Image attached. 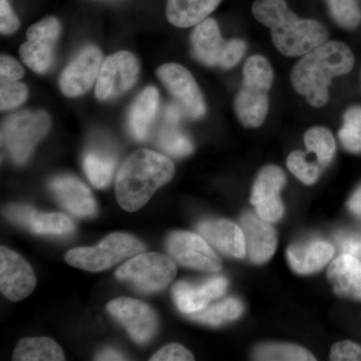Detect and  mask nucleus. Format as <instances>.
Listing matches in <instances>:
<instances>
[{"mask_svg":"<svg viewBox=\"0 0 361 361\" xmlns=\"http://www.w3.org/2000/svg\"><path fill=\"white\" fill-rule=\"evenodd\" d=\"M227 286V279L222 276L210 278L198 285L180 281L173 288V298L178 310L187 315L204 310L212 299L223 295Z\"/></svg>","mask_w":361,"mask_h":361,"instance_id":"6ab92c4d","label":"nucleus"},{"mask_svg":"<svg viewBox=\"0 0 361 361\" xmlns=\"http://www.w3.org/2000/svg\"><path fill=\"white\" fill-rule=\"evenodd\" d=\"M337 25L353 30L361 23V11L356 0H326Z\"/></svg>","mask_w":361,"mask_h":361,"instance_id":"2f4dec72","label":"nucleus"},{"mask_svg":"<svg viewBox=\"0 0 361 361\" xmlns=\"http://www.w3.org/2000/svg\"><path fill=\"white\" fill-rule=\"evenodd\" d=\"M177 275V266L165 254L140 253L121 266L116 272L118 280L130 283L137 290L154 293L165 289Z\"/></svg>","mask_w":361,"mask_h":361,"instance_id":"6e6552de","label":"nucleus"},{"mask_svg":"<svg viewBox=\"0 0 361 361\" xmlns=\"http://www.w3.org/2000/svg\"><path fill=\"white\" fill-rule=\"evenodd\" d=\"M25 70L16 59L8 56L0 59V80H20L25 77Z\"/></svg>","mask_w":361,"mask_h":361,"instance_id":"58836bf2","label":"nucleus"},{"mask_svg":"<svg viewBox=\"0 0 361 361\" xmlns=\"http://www.w3.org/2000/svg\"><path fill=\"white\" fill-rule=\"evenodd\" d=\"M254 360L268 361H314L307 349L293 344H264L254 350Z\"/></svg>","mask_w":361,"mask_h":361,"instance_id":"7c9ffc66","label":"nucleus"},{"mask_svg":"<svg viewBox=\"0 0 361 361\" xmlns=\"http://www.w3.org/2000/svg\"><path fill=\"white\" fill-rule=\"evenodd\" d=\"M194 360L195 357L191 351L177 343L164 346L151 358L152 361H189Z\"/></svg>","mask_w":361,"mask_h":361,"instance_id":"e433bc0d","label":"nucleus"},{"mask_svg":"<svg viewBox=\"0 0 361 361\" xmlns=\"http://www.w3.org/2000/svg\"><path fill=\"white\" fill-rule=\"evenodd\" d=\"M116 167V157L104 149H90L84 157L85 174L97 189L108 187Z\"/></svg>","mask_w":361,"mask_h":361,"instance_id":"bb28decb","label":"nucleus"},{"mask_svg":"<svg viewBox=\"0 0 361 361\" xmlns=\"http://www.w3.org/2000/svg\"><path fill=\"white\" fill-rule=\"evenodd\" d=\"M140 63L129 51L116 52L104 59L96 84V97L106 102L122 96L137 82Z\"/></svg>","mask_w":361,"mask_h":361,"instance_id":"9b49d317","label":"nucleus"},{"mask_svg":"<svg viewBox=\"0 0 361 361\" xmlns=\"http://www.w3.org/2000/svg\"><path fill=\"white\" fill-rule=\"evenodd\" d=\"M252 13L259 23L269 28L273 44L283 56H302L329 39L322 23L300 20L285 0H255Z\"/></svg>","mask_w":361,"mask_h":361,"instance_id":"f03ea898","label":"nucleus"},{"mask_svg":"<svg viewBox=\"0 0 361 361\" xmlns=\"http://www.w3.org/2000/svg\"><path fill=\"white\" fill-rule=\"evenodd\" d=\"M327 277L336 295L361 302V263L357 259L341 254L332 261Z\"/></svg>","mask_w":361,"mask_h":361,"instance_id":"4be33fe9","label":"nucleus"},{"mask_svg":"<svg viewBox=\"0 0 361 361\" xmlns=\"http://www.w3.org/2000/svg\"><path fill=\"white\" fill-rule=\"evenodd\" d=\"M103 63V54L96 45L80 49L61 73V92L68 97H77L89 92L97 84Z\"/></svg>","mask_w":361,"mask_h":361,"instance_id":"ddd939ff","label":"nucleus"},{"mask_svg":"<svg viewBox=\"0 0 361 361\" xmlns=\"http://www.w3.org/2000/svg\"><path fill=\"white\" fill-rule=\"evenodd\" d=\"M20 20L8 0H0V32L2 35H13L20 28Z\"/></svg>","mask_w":361,"mask_h":361,"instance_id":"4c0bfd02","label":"nucleus"},{"mask_svg":"<svg viewBox=\"0 0 361 361\" xmlns=\"http://www.w3.org/2000/svg\"><path fill=\"white\" fill-rule=\"evenodd\" d=\"M97 360H123L125 356L113 348L104 349L99 355L97 356Z\"/></svg>","mask_w":361,"mask_h":361,"instance_id":"79ce46f5","label":"nucleus"},{"mask_svg":"<svg viewBox=\"0 0 361 361\" xmlns=\"http://www.w3.org/2000/svg\"><path fill=\"white\" fill-rule=\"evenodd\" d=\"M274 73L262 56L248 59L243 68V85L235 99V111L242 125L258 128L264 123L269 109L268 92Z\"/></svg>","mask_w":361,"mask_h":361,"instance_id":"20e7f679","label":"nucleus"},{"mask_svg":"<svg viewBox=\"0 0 361 361\" xmlns=\"http://www.w3.org/2000/svg\"><path fill=\"white\" fill-rule=\"evenodd\" d=\"M174 174V164L167 157L151 149H139L128 157L118 170L116 200L123 210L137 212Z\"/></svg>","mask_w":361,"mask_h":361,"instance_id":"7ed1b4c3","label":"nucleus"},{"mask_svg":"<svg viewBox=\"0 0 361 361\" xmlns=\"http://www.w3.org/2000/svg\"><path fill=\"white\" fill-rule=\"evenodd\" d=\"M51 128V120L47 111H23L14 114L2 123V145L14 163L23 165Z\"/></svg>","mask_w":361,"mask_h":361,"instance_id":"39448f33","label":"nucleus"},{"mask_svg":"<svg viewBox=\"0 0 361 361\" xmlns=\"http://www.w3.org/2000/svg\"><path fill=\"white\" fill-rule=\"evenodd\" d=\"M37 278L30 265L6 247L0 248V289L11 301H20L35 290Z\"/></svg>","mask_w":361,"mask_h":361,"instance_id":"dca6fc26","label":"nucleus"},{"mask_svg":"<svg viewBox=\"0 0 361 361\" xmlns=\"http://www.w3.org/2000/svg\"><path fill=\"white\" fill-rule=\"evenodd\" d=\"M198 231L209 244L226 255L244 258L246 255L243 230L231 221L209 219L198 225Z\"/></svg>","mask_w":361,"mask_h":361,"instance_id":"412c9836","label":"nucleus"},{"mask_svg":"<svg viewBox=\"0 0 361 361\" xmlns=\"http://www.w3.org/2000/svg\"><path fill=\"white\" fill-rule=\"evenodd\" d=\"M191 47L195 59L207 66L230 70L238 65L245 54V42L238 39L225 40L214 18H206L194 28Z\"/></svg>","mask_w":361,"mask_h":361,"instance_id":"0eeeda50","label":"nucleus"},{"mask_svg":"<svg viewBox=\"0 0 361 361\" xmlns=\"http://www.w3.org/2000/svg\"><path fill=\"white\" fill-rule=\"evenodd\" d=\"M331 244L322 240H311L293 244L287 250V259L297 274L310 275L318 272L334 257Z\"/></svg>","mask_w":361,"mask_h":361,"instance_id":"5701e85b","label":"nucleus"},{"mask_svg":"<svg viewBox=\"0 0 361 361\" xmlns=\"http://www.w3.org/2000/svg\"><path fill=\"white\" fill-rule=\"evenodd\" d=\"M160 94L155 87H148L135 97L129 113V129L137 141H146L158 114Z\"/></svg>","mask_w":361,"mask_h":361,"instance_id":"b1692460","label":"nucleus"},{"mask_svg":"<svg viewBox=\"0 0 361 361\" xmlns=\"http://www.w3.org/2000/svg\"><path fill=\"white\" fill-rule=\"evenodd\" d=\"M241 228L245 237L246 254L256 264L269 260L277 247V235L269 222L258 215L247 213L242 216Z\"/></svg>","mask_w":361,"mask_h":361,"instance_id":"aec40b11","label":"nucleus"},{"mask_svg":"<svg viewBox=\"0 0 361 361\" xmlns=\"http://www.w3.org/2000/svg\"><path fill=\"white\" fill-rule=\"evenodd\" d=\"M157 75L174 97L184 115L199 120L206 113V104L200 87L192 73L178 63H166L158 68Z\"/></svg>","mask_w":361,"mask_h":361,"instance_id":"9d476101","label":"nucleus"},{"mask_svg":"<svg viewBox=\"0 0 361 361\" xmlns=\"http://www.w3.org/2000/svg\"><path fill=\"white\" fill-rule=\"evenodd\" d=\"M49 188L61 206L73 215L87 218L96 214L94 195L78 178L70 175L59 176L51 180Z\"/></svg>","mask_w":361,"mask_h":361,"instance_id":"a211bd4d","label":"nucleus"},{"mask_svg":"<svg viewBox=\"0 0 361 361\" xmlns=\"http://www.w3.org/2000/svg\"><path fill=\"white\" fill-rule=\"evenodd\" d=\"M332 361H361V346L353 341L337 342L330 353Z\"/></svg>","mask_w":361,"mask_h":361,"instance_id":"f704fd0d","label":"nucleus"},{"mask_svg":"<svg viewBox=\"0 0 361 361\" xmlns=\"http://www.w3.org/2000/svg\"><path fill=\"white\" fill-rule=\"evenodd\" d=\"M106 310L139 344L148 343L158 330L155 311L146 303L128 297H118L106 305Z\"/></svg>","mask_w":361,"mask_h":361,"instance_id":"4468645a","label":"nucleus"},{"mask_svg":"<svg viewBox=\"0 0 361 361\" xmlns=\"http://www.w3.org/2000/svg\"><path fill=\"white\" fill-rule=\"evenodd\" d=\"M355 66L350 49L341 42H326L302 56L291 73L294 89L314 108L329 101L332 78L346 75Z\"/></svg>","mask_w":361,"mask_h":361,"instance_id":"f257e3e1","label":"nucleus"},{"mask_svg":"<svg viewBox=\"0 0 361 361\" xmlns=\"http://www.w3.org/2000/svg\"><path fill=\"white\" fill-rule=\"evenodd\" d=\"M338 135L344 148L351 153H361L360 126L344 122Z\"/></svg>","mask_w":361,"mask_h":361,"instance_id":"c9c22d12","label":"nucleus"},{"mask_svg":"<svg viewBox=\"0 0 361 361\" xmlns=\"http://www.w3.org/2000/svg\"><path fill=\"white\" fill-rule=\"evenodd\" d=\"M344 122L355 123L361 127V106L349 109L344 116Z\"/></svg>","mask_w":361,"mask_h":361,"instance_id":"37998d69","label":"nucleus"},{"mask_svg":"<svg viewBox=\"0 0 361 361\" xmlns=\"http://www.w3.org/2000/svg\"><path fill=\"white\" fill-rule=\"evenodd\" d=\"M28 97L27 87L20 80H0V109L13 110L21 106Z\"/></svg>","mask_w":361,"mask_h":361,"instance_id":"72a5a7b5","label":"nucleus"},{"mask_svg":"<svg viewBox=\"0 0 361 361\" xmlns=\"http://www.w3.org/2000/svg\"><path fill=\"white\" fill-rule=\"evenodd\" d=\"M146 247L140 240L125 233H114L94 247H78L66 255L68 264L90 272L113 267L125 259L142 253Z\"/></svg>","mask_w":361,"mask_h":361,"instance_id":"423d86ee","label":"nucleus"},{"mask_svg":"<svg viewBox=\"0 0 361 361\" xmlns=\"http://www.w3.org/2000/svg\"><path fill=\"white\" fill-rule=\"evenodd\" d=\"M243 311L244 306L241 301L236 298H228L219 303L214 304L210 307H205L197 312L190 313L187 316L196 322L212 325V326H218V325L237 319L241 316Z\"/></svg>","mask_w":361,"mask_h":361,"instance_id":"cd10ccee","label":"nucleus"},{"mask_svg":"<svg viewBox=\"0 0 361 361\" xmlns=\"http://www.w3.org/2000/svg\"><path fill=\"white\" fill-rule=\"evenodd\" d=\"M166 247L171 257L184 267L211 273L222 268L219 256L200 235L185 231L172 233Z\"/></svg>","mask_w":361,"mask_h":361,"instance_id":"f8f14e48","label":"nucleus"},{"mask_svg":"<svg viewBox=\"0 0 361 361\" xmlns=\"http://www.w3.org/2000/svg\"><path fill=\"white\" fill-rule=\"evenodd\" d=\"M63 349L47 337L23 338L13 351V360L18 361H61L65 360Z\"/></svg>","mask_w":361,"mask_h":361,"instance_id":"a878e982","label":"nucleus"},{"mask_svg":"<svg viewBox=\"0 0 361 361\" xmlns=\"http://www.w3.org/2000/svg\"><path fill=\"white\" fill-rule=\"evenodd\" d=\"M158 142L164 151L178 158L190 155L193 151V144L190 137L180 130L179 123L165 121L159 132Z\"/></svg>","mask_w":361,"mask_h":361,"instance_id":"c756f323","label":"nucleus"},{"mask_svg":"<svg viewBox=\"0 0 361 361\" xmlns=\"http://www.w3.org/2000/svg\"><path fill=\"white\" fill-rule=\"evenodd\" d=\"M287 167L292 174L296 176L305 185L314 184L320 176V165L314 161L307 160V155L304 152H292L287 159Z\"/></svg>","mask_w":361,"mask_h":361,"instance_id":"473e14b6","label":"nucleus"},{"mask_svg":"<svg viewBox=\"0 0 361 361\" xmlns=\"http://www.w3.org/2000/svg\"><path fill=\"white\" fill-rule=\"evenodd\" d=\"M341 246L344 253L350 254L361 263V237H344L341 239Z\"/></svg>","mask_w":361,"mask_h":361,"instance_id":"ea45409f","label":"nucleus"},{"mask_svg":"<svg viewBox=\"0 0 361 361\" xmlns=\"http://www.w3.org/2000/svg\"><path fill=\"white\" fill-rule=\"evenodd\" d=\"M304 142L310 153L315 154L319 165H329L336 154V145L334 135L326 128H311L304 135Z\"/></svg>","mask_w":361,"mask_h":361,"instance_id":"c85d7f7f","label":"nucleus"},{"mask_svg":"<svg viewBox=\"0 0 361 361\" xmlns=\"http://www.w3.org/2000/svg\"><path fill=\"white\" fill-rule=\"evenodd\" d=\"M285 183L286 177L284 172L277 166H266L259 172L250 199L259 217L269 223L281 219L284 207L280 200L279 193Z\"/></svg>","mask_w":361,"mask_h":361,"instance_id":"2eb2a0df","label":"nucleus"},{"mask_svg":"<svg viewBox=\"0 0 361 361\" xmlns=\"http://www.w3.org/2000/svg\"><path fill=\"white\" fill-rule=\"evenodd\" d=\"M61 32V23L54 16L30 26L26 35L27 40L20 49V58L26 66L35 73H47L54 63V49Z\"/></svg>","mask_w":361,"mask_h":361,"instance_id":"1a4fd4ad","label":"nucleus"},{"mask_svg":"<svg viewBox=\"0 0 361 361\" xmlns=\"http://www.w3.org/2000/svg\"><path fill=\"white\" fill-rule=\"evenodd\" d=\"M348 209L353 215L361 220V185L349 199Z\"/></svg>","mask_w":361,"mask_h":361,"instance_id":"a19ab883","label":"nucleus"},{"mask_svg":"<svg viewBox=\"0 0 361 361\" xmlns=\"http://www.w3.org/2000/svg\"><path fill=\"white\" fill-rule=\"evenodd\" d=\"M4 215L14 224L26 228L35 234L45 236H68L75 231L70 218L59 213H39L27 205L7 206Z\"/></svg>","mask_w":361,"mask_h":361,"instance_id":"f3484780","label":"nucleus"},{"mask_svg":"<svg viewBox=\"0 0 361 361\" xmlns=\"http://www.w3.org/2000/svg\"><path fill=\"white\" fill-rule=\"evenodd\" d=\"M223 0H168L166 16L171 25L180 28L196 26L220 6Z\"/></svg>","mask_w":361,"mask_h":361,"instance_id":"393cba45","label":"nucleus"}]
</instances>
